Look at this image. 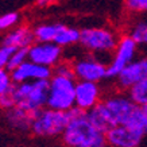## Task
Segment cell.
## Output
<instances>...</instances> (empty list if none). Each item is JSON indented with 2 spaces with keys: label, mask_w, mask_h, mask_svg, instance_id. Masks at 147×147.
Listing matches in <instances>:
<instances>
[{
  "label": "cell",
  "mask_w": 147,
  "mask_h": 147,
  "mask_svg": "<svg viewBox=\"0 0 147 147\" xmlns=\"http://www.w3.org/2000/svg\"><path fill=\"white\" fill-rule=\"evenodd\" d=\"M62 140L67 147H107V136L90 124L86 113L69 120Z\"/></svg>",
  "instance_id": "1"
},
{
  "label": "cell",
  "mask_w": 147,
  "mask_h": 147,
  "mask_svg": "<svg viewBox=\"0 0 147 147\" xmlns=\"http://www.w3.org/2000/svg\"><path fill=\"white\" fill-rule=\"evenodd\" d=\"M119 40L117 34L107 27H85L81 30L80 45L98 61L100 57L112 59Z\"/></svg>",
  "instance_id": "2"
},
{
  "label": "cell",
  "mask_w": 147,
  "mask_h": 147,
  "mask_svg": "<svg viewBox=\"0 0 147 147\" xmlns=\"http://www.w3.org/2000/svg\"><path fill=\"white\" fill-rule=\"evenodd\" d=\"M50 90V80L30 81L23 84H13L12 93L16 107L26 112H36L47 107Z\"/></svg>",
  "instance_id": "3"
},
{
  "label": "cell",
  "mask_w": 147,
  "mask_h": 147,
  "mask_svg": "<svg viewBox=\"0 0 147 147\" xmlns=\"http://www.w3.org/2000/svg\"><path fill=\"white\" fill-rule=\"evenodd\" d=\"M31 132L40 138H55L62 136L67 124H69V116L66 112L54 111L50 108H43L40 111L32 112Z\"/></svg>",
  "instance_id": "4"
},
{
  "label": "cell",
  "mask_w": 147,
  "mask_h": 147,
  "mask_svg": "<svg viewBox=\"0 0 147 147\" xmlns=\"http://www.w3.org/2000/svg\"><path fill=\"white\" fill-rule=\"evenodd\" d=\"M76 80L53 76L50 80L47 108L67 112L76 107Z\"/></svg>",
  "instance_id": "5"
},
{
  "label": "cell",
  "mask_w": 147,
  "mask_h": 147,
  "mask_svg": "<svg viewBox=\"0 0 147 147\" xmlns=\"http://www.w3.org/2000/svg\"><path fill=\"white\" fill-rule=\"evenodd\" d=\"M102 102L111 113L115 125H128V123L132 120L135 113L140 108L129 98L128 94L123 93L111 94L104 98Z\"/></svg>",
  "instance_id": "6"
},
{
  "label": "cell",
  "mask_w": 147,
  "mask_h": 147,
  "mask_svg": "<svg viewBox=\"0 0 147 147\" xmlns=\"http://www.w3.org/2000/svg\"><path fill=\"white\" fill-rule=\"evenodd\" d=\"M138 51V45L129 35L120 36L119 45L112 55V61L107 67V78H117V76L129 63L135 61V55Z\"/></svg>",
  "instance_id": "7"
},
{
  "label": "cell",
  "mask_w": 147,
  "mask_h": 147,
  "mask_svg": "<svg viewBox=\"0 0 147 147\" xmlns=\"http://www.w3.org/2000/svg\"><path fill=\"white\" fill-rule=\"evenodd\" d=\"M73 63L76 80L85 82H94L98 84L101 80L107 78V65L101 63L98 59L89 54L86 57H81Z\"/></svg>",
  "instance_id": "8"
},
{
  "label": "cell",
  "mask_w": 147,
  "mask_h": 147,
  "mask_svg": "<svg viewBox=\"0 0 147 147\" xmlns=\"http://www.w3.org/2000/svg\"><path fill=\"white\" fill-rule=\"evenodd\" d=\"M61 57H62V47L57 46L55 43L35 42L28 49V61L50 69H54L61 62Z\"/></svg>",
  "instance_id": "9"
},
{
  "label": "cell",
  "mask_w": 147,
  "mask_h": 147,
  "mask_svg": "<svg viewBox=\"0 0 147 147\" xmlns=\"http://www.w3.org/2000/svg\"><path fill=\"white\" fill-rule=\"evenodd\" d=\"M147 78V55L135 59L117 76V86L128 92L135 85Z\"/></svg>",
  "instance_id": "10"
},
{
  "label": "cell",
  "mask_w": 147,
  "mask_h": 147,
  "mask_svg": "<svg viewBox=\"0 0 147 147\" xmlns=\"http://www.w3.org/2000/svg\"><path fill=\"white\" fill-rule=\"evenodd\" d=\"M108 146L112 147H139L144 135L127 125H116L107 134Z\"/></svg>",
  "instance_id": "11"
},
{
  "label": "cell",
  "mask_w": 147,
  "mask_h": 147,
  "mask_svg": "<svg viewBox=\"0 0 147 147\" xmlns=\"http://www.w3.org/2000/svg\"><path fill=\"white\" fill-rule=\"evenodd\" d=\"M11 77H12L13 84H23V82L39 80H51L53 69L36 65L31 61H26L22 66H19L16 70L11 73Z\"/></svg>",
  "instance_id": "12"
},
{
  "label": "cell",
  "mask_w": 147,
  "mask_h": 147,
  "mask_svg": "<svg viewBox=\"0 0 147 147\" xmlns=\"http://www.w3.org/2000/svg\"><path fill=\"white\" fill-rule=\"evenodd\" d=\"M101 90L98 84L77 81L76 84V107L88 112L101 102Z\"/></svg>",
  "instance_id": "13"
},
{
  "label": "cell",
  "mask_w": 147,
  "mask_h": 147,
  "mask_svg": "<svg viewBox=\"0 0 147 147\" xmlns=\"http://www.w3.org/2000/svg\"><path fill=\"white\" fill-rule=\"evenodd\" d=\"M86 117L90 121V124L102 134H107L109 129L116 127L111 113H109V111L107 109V107L104 105L102 101L98 102L94 108H92L90 111L86 112Z\"/></svg>",
  "instance_id": "14"
},
{
  "label": "cell",
  "mask_w": 147,
  "mask_h": 147,
  "mask_svg": "<svg viewBox=\"0 0 147 147\" xmlns=\"http://www.w3.org/2000/svg\"><path fill=\"white\" fill-rule=\"evenodd\" d=\"M35 43V36H34V31L30 30L28 27H18L8 32L7 35L3 38L1 45L11 46L15 49H30L32 45Z\"/></svg>",
  "instance_id": "15"
},
{
  "label": "cell",
  "mask_w": 147,
  "mask_h": 147,
  "mask_svg": "<svg viewBox=\"0 0 147 147\" xmlns=\"http://www.w3.org/2000/svg\"><path fill=\"white\" fill-rule=\"evenodd\" d=\"M5 119H7V123H8L11 128L16 129V131H22V132L30 131L32 121H34L32 113L23 111V109H20L18 107L5 112Z\"/></svg>",
  "instance_id": "16"
},
{
  "label": "cell",
  "mask_w": 147,
  "mask_h": 147,
  "mask_svg": "<svg viewBox=\"0 0 147 147\" xmlns=\"http://www.w3.org/2000/svg\"><path fill=\"white\" fill-rule=\"evenodd\" d=\"M80 38H81V30L61 24L57 36L54 39V43L57 46H59V47H65V46L80 43Z\"/></svg>",
  "instance_id": "17"
},
{
  "label": "cell",
  "mask_w": 147,
  "mask_h": 147,
  "mask_svg": "<svg viewBox=\"0 0 147 147\" xmlns=\"http://www.w3.org/2000/svg\"><path fill=\"white\" fill-rule=\"evenodd\" d=\"M62 23H46L36 26L32 31L38 43H54V39L58 34V30Z\"/></svg>",
  "instance_id": "18"
},
{
  "label": "cell",
  "mask_w": 147,
  "mask_h": 147,
  "mask_svg": "<svg viewBox=\"0 0 147 147\" xmlns=\"http://www.w3.org/2000/svg\"><path fill=\"white\" fill-rule=\"evenodd\" d=\"M136 45L147 46V19H139L132 24L128 34Z\"/></svg>",
  "instance_id": "19"
},
{
  "label": "cell",
  "mask_w": 147,
  "mask_h": 147,
  "mask_svg": "<svg viewBox=\"0 0 147 147\" xmlns=\"http://www.w3.org/2000/svg\"><path fill=\"white\" fill-rule=\"evenodd\" d=\"M127 94L139 107H147V78L139 82L138 85H135L134 88H131Z\"/></svg>",
  "instance_id": "20"
},
{
  "label": "cell",
  "mask_w": 147,
  "mask_h": 147,
  "mask_svg": "<svg viewBox=\"0 0 147 147\" xmlns=\"http://www.w3.org/2000/svg\"><path fill=\"white\" fill-rule=\"evenodd\" d=\"M28 61V49H19L15 51L11 59H9L8 65L5 67V70H8L9 73H12L13 70H16L19 66H22L23 63Z\"/></svg>",
  "instance_id": "21"
},
{
  "label": "cell",
  "mask_w": 147,
  "mask_h": 147,
  "mask_svg": "<svg viewBox=\"0 0 147 147\" xmlns=\"http://www.w3.org/2000/svg\"><path fill=\"white\" fill-rule=\"evenodd\" d=\"M53 76H59V77H63V78H69V80H76L73 63L67 62V61H61L53 69Z\"/></svg>",
  "instance_id": "22"
},
{
  "label": "cell",
  "mask_w": 147,
  "mask_h": 147,
  "mask_svg": "<svg viewBox=\"0 0 147 147\" xmlns=\"http://www.w3.org/2000/svg\"><path fill=\"white\" fill-rule=\"evenodd\" d=\"M13 86V81L11 73L5 69H0V96L5 94Z\"/></svg>",
  "instance_id": "23"
},
{
  "label": "cell",
  "mask_w": 147,
  "mask_h": 147,
  "mask_svg": "<svg viewBox=\"0 0 147 147\" xmlns=\"http://www.w3.org/2000/svg\"><path fill=\"white\" fill-rule=\"evenodd\" d=\"M19 16L18 12H7L0 15V30H8L12 26H15L19 22Z\"/></svg>",
  "instance_id": "24"
},
{
  "label": "cell",
  "mask_w": 147,
  "mask_h": 147,
  "mask_svg": "<svg viewBox=\"0 0 147 147\" xmlns=\"http://www.w3.org/2000/svg\"><path fill=\"white\" fill-rule=\"evenodd\" d=\"M16 50L18 49L11 47V46H5V45L0 46V69H5V67H7L9 59H11V57L15 54Z\"/></svg>",
  "instance_id": "25"
},
{
  "label": "cell",
  "mask_w": 147,
  "mask_h": 147,
  "mask_svg": "<svg viewBox=\"0 0 147 147\" xmlns=\"http://www.w3.org/2000/svg\"><path fill=\"white\" fill-rule=\"evenodd\" d=\"M16 107V102H15V97L12 93V88L9 92H7L5 94L0 96V108H3L5 111H9L12 108Z\"/></svg>",
  "instance_id": "26"
},
{
  "label": "cell",
  "mask_w": 147,
  "mask_h": 147,
  "mask_svg": "<svg viewBox=\"0 0 147 147\" xmlns=\"http://www.w3.org/2000/svg\"><path fill=\"white\" fill-rule=\"evenodd\" d=\"M125 7L134 12H147V0H128Z\"/></svg>",
  "instance_id": "27"
},
{
  "label": "cell",
  "mask_w": 147,
  "mask_h": 147,
  "mask_svg": "<svg viewBox=\"0 0 147 147\" xmlns=\"http://www.w3.org/2000/svg\"><path fill=\"white\" fill-rule=\"evenodd\" d=\"M36 4H38V5H46V4H47V1H38Z\"/></svg>",
  "instance_id": "28"
},
{
  "label": "cell",
  "mask_w": 147,
  "mask_h": 147,
  "mask_svg": "<svg viewBox=\"0 0 147 147\" xmlns=\"http://www.w3.org/2000/svg\"><path fill=\"white\" fill-rule=\"evenodd\" d=\"M144 109H146V112H147V107H144Z\"/></svg>",
  "instance_id": "29"
}]
</instances>
